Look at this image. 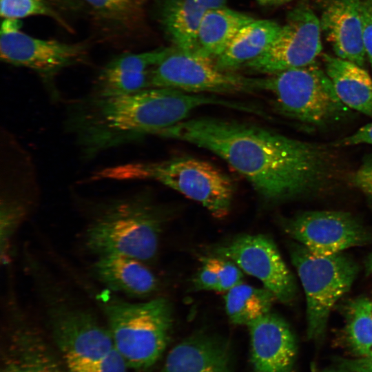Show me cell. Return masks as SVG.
I'll return each instance as SVG.
<instances>
[{
    "mask_svg": "<svg viewBox=\"0 0 372 372\" xmlns=\"http://www.w3.org/2000/svg\"><path fill=\"white\" fill-rule=\"evenodd\" d=\"M156 136L210 151L270 202L315 193L334 174L333 156L325 145L292 138L254 124L204 116L185 119Z\"/></svg>",
    "mask_w": 372,
    "mask_h": 372,
    "instance_id": "6da1fadb",
    "label": "cell"
},
{
    "mask_svg": "<svg viewBox=\"0 0 372 372\" xmlns=\"http://www.w3.org/2000/svg\"><path fill=\"white\" fill-rule=\"evenodd\" d=\"M211 105L249 110L246 104L214 95L149 87L114 96L94 94L72 107L68 123L90 156L146 134L156 135L187 119L194 110Z\"/></svg>",
    "mask_w": 372,
    "mask_h": 372,
    "instance_id": "7a4b0ae2",
    "label": "cell"
},
{
    "mask_svg": "<svg viewBox=\"0 0 372 372\" xmlns=\"http://www.w3.org/2000/svg\"><path fill=\"white\" fill-rule=\"evenodd\" d=\"M31 275L54 342L68 372H96L115 349L107 327L38 265Z\"/></svg>",
    "mask_w": 372,
    "mask_h": 372,
    "instance_id": "3957f363",
    "label": "cell"
},
{
    "mask_svg": "<svg viewBox=\"0 0 372 372\" xmlns=\"http://www.w3.org/2000/svg\"><path fill=\"white\" fill-rule=\"evenodd\" d=\"M115 349L128 367L145 369L163 354L169 338L173 313L164 298L130 302L101 293L97 296Z\"/></svg>",
    "mask_w": 372,
    "mask_h": 372,
    "instance_id": "277c9868",
    "label": "cell"
},
{
    "mask_svg": "<svg viewBox=\"0 0 372 372\" xmlns=\"http://www.w3.org/2000/svg\"><path fill=\"white\" fill-rule=\"evenodd\" d=\"M162 227L160 214L139 198L105 205L88 224L86 248L94 255H120L143 262L156 257Z\"/></svg>",
    "mask_w": 372,
    "mask_h": 372,
    "instance_id": "5b68a950",
    "label": "cell"
},
{
    "mask_svg": "<svg viewBox=\"0 0 372 372\" xmlns=\"http://www.w3.org/2000/svg\"><path fill=\"white\" fill-rule=\"evenodd\" d=\"M99 178L153 179L200 203L217 218L229 212L234 194L230 178L211 163L191 157L110 167Z\"/></svg>",
    "mask_w": 372,
    "mask_h": 372,
    "instance_id": "8992f818",
    "label": "cell"
},
{
    "mask_svg": "<svg viewBox=\"0 0 372 372\" xmlns=\"http://www.w3.org/2000/svg\"><path fill=\"white\" fill-rule=\"evenodd\" d=\"M261 90L273 94L281 113L309 126L331 125L350 112L316 61L261 78Z\"/></svg>",
    "mask_w": 372,
    "mask_h": 372,
    "instance_id": "52a82bcc",
    "label": "cell"
},
{
    "mask_svg": "<svg viewBox=\"0 0 372 372\" xmlns=\"http://www.w3.org/2000/svg\"><path fill=\"white\" fill-rule=\"evenodd\" d=\"M289 253L306 297L307 336L319 339L333 307L355 280L358 266L342 253L318 256L300 243L292 244Z\"/></svg>",
    "mask_w": 372,
    "mask_h": 372,
    "instance_id": "ba28073f",
    "label": "cell"
},
{
    "mask_svg": "<svg viewBox=\"0 0 372 372\" xmlns=\"http://www.w3.org/2000/svg\"><path fill=\"white\" fill-rule=\"evenodd\" d=\"M152 87L204 93H243L261 90V78H248L219 69L212 59L176 50L154 68Z\"/></svg>",
    "mask_w": 372,
    "mask_h": 372,
    "instance_id": "9c48e42d",
    "label": "cell"
},
{
    "mask_svg": "<svg viewBox=\"0 0 372 372\" xmlns=\"http://www.w3.org/2000/svg\"><path fill=\"white\" fill-rule=\"evenodd\" d=\"M321 33L319 18L309 6L299 5L289 12L271 44L245 66L271 75L308 65L321 53Z\"/></svg>",
    "mask_w": 372,
    "mask_h": 372,
    "instance_id": "30bf717a",
    "label": "cell"
},
{
    "mask_svg": "<svg viewBox=\"0 0 372 372\" xmlns=\"http://www.w3.org/2000/svg\"><path fill=\"white\" fill-rule=\"evenodd\" d=\"M216 256L234 262L256 278L280 302L289 304L296 296L295 280L273 240L263 234H242L218 246Z\"/></svg>",
    "mask_w": 372,
    "mask_h": 372,
    "instance_id": "8fae6325",
    "label": "cell"
},
{
    "mask_svg": "<svg viewBox=\"0 0 372 372\" xmlns=\"http://www.w3.org/2000/svg\"><path fill=\"white\" fill-rule=\"evenodd\" d=\"M285 231L318 256L342 253L372 240V232L351 214L340 211H310L284 221Z\"/></svg>",
    "mask_w": 372,
    "mask_h": 372,
    "instance_id": "7c38bea8",
    "label": "cell"
},
{
    "mask_svg": "<svg viewBox=\"0 0 372 372\" xmlns=\"http://www.w3.org/2000/svg\"><path fill=\"white\" fill-rule=\"evenodd\" d=\"M19 303L6 309L8 334L1 372H68Z\"/></svg>",
    "mask_w": 372,
    "mask_h": 372,
    "instance_id": "4fadbf2b",
    "label": "cell"
},
{
    "mask_svg": "<svg viewBox=\"0 0 372 372\" xmlns=\"http://www.w3.org/2000/svg\"><path fill=\"white\" fill-rule=\"evenodd\" d=\"M85 48L54 40H43L19 31L1 34L0 55L2 61L36 72L50 81L63 68L81 61Z\"/></svg>",
    "mask_w": 372,
    "mask_h": 372,
    "instance_id": "5bb4252c",
    "label": "cell"
},
{
    "mask_svg": "<svg viewBox=\"0 0 372 372\" xmlns=\"http://www.w3.org/2000/svg\"><path fill=\"white\" fill-rule=\"evenodd\" d=\"M362 0H324L319 18L321 32L336 56L364 67Z\"/></svg>",
    "mask_w": 372,
    "mask_h": 372,
    "instance_id": "9a60e30c",
    "label": "cell"
},
{
    "mask_svg": "<svg viewBox=\"0 0 372 372\" xmlns=\"http://www.w3.org/2000/svg\"><path fill=\"white\" fill-rule=\"evenodd\" d=\"M251 362L256 372H291L297 346L287 323L273 313L248 325Z\"/></svg>",
    "mask_w": 372,
    "mask_h": 372,
    "instance_id": "2e32d148",
    "label": "cell"
},
{
    "mask_svg": "<svg viewBox=\"0 0 372 372\" xmlns=\"http://www.w3.org/2000/svg\"><path fill=\"white\" fill-rule=\"evenodd\" d=\"M94 277L110 291L134 298L152 295L158 282L144 262L120 255L98 256L92 266Z\"/></svg>",
    "mask_w": 372,
    "mask_h": 372,
    "instance_id": "e0dca14e",
    "label": "cell"
},
{
    "mask_svg": "<svg viewBox=\"0 0 372 372\" xmlns=\"http://www.w3.org/2000/svg\"><path fill=\"white\" fill-rule=\"evenodd\" d=\"M162 372H231L227 347L214 336L193 335L172 348Z\"/></svg>",
    "mask_w": 372,
    "mask_h": 372,
    "instance_id": "ac0fdd59",
    "label": "cell"
},
{
    "mask_svg": "<svg viewBox=\"0 0 372 372\" xmlns=\"http://www.w3.org/2000/svg\"><path fill=\"white\" fill-rule=\"evenodd\" d=\"M227 0H165L161 22L178 50L194 52L201 21L211 9L226 6Z\"/></svg>",
    "mask_w": 372,
    "mask_h": 372,
    "instance_id": "d6986e66",
    "label": "cell"
},
{
    "mask_svg": "<svg viewBox=\"0 0 372 372\" xmlns=\"http://www.w3.org/2000/svg\"><path fill=\"white\" fill-rule=\"evenodd\" d=\"M322 59L340 101L372 119V79L364 67L336 56L324 54Z\"/></svg>",
    "mask_w": 372,
    "mask_h": 372,
    "instance_id": "ffe728a7",
    "label": "cell"
},
{
    "mask_svg": "<svg viewBox=\"0 0 372 372\" xmlns=\"http://www.w3.org/2000/svg\"><path fill=\"white\" fill-rule=\"evenodd\" d=\"M281 27L271 20H253L238 32L224 52L215 59L216 65L228 72L245 66L266 50Z\"/></svg>",
    "mask_w": 372,
    "mask_h": 372,
    "instance_id": "44dd1931",
    "label": "cell"
},
{
    "mask_svg": "<svg viewBox=\"0 0 372 372\" xmlns=\"http://www.w3.org/2000/svg\"><path fill=\"white\" fill-rule=\"evenodd\" d=\"M253 20L251 17L227 6L209 10L200 25L194 52L216 59L238 32Z\"/></svg>",
    "mask_w": 372,
    "mask_h": 372,
    "instance_id": "7402d4cb",
    "label": "cell"
},
{
    "mask_svg": "<svg viewBox=\"0 0 372 372\" xmlns=\"http://www.w3.org/2000/svg\"><path fill=\"white\" fill-rule=\"evenodd\" d=\"M277 300L267 289L258 288L243 282L226 291L224 296L226 313L235 324L248 326L270 312Z\"/></svg>",
    "mask_w": 372,
    "mask_h": 372,
    "instance_id": "603a6c76",
    "label": "cell"
},
{
    "mask_svg": "<svg viewBox=\"0 0 372 372\" xmlns=\"http://www.w3.org/2000/svg\"><path fill=\"white\" fill-rule=\"evenodd\" d=\"M347 336L352 351L358 356L372 353V300L358 298L347 309Z\"/></svg>",
    "mask_w": 372,
    "mask_h": 372,
    "instance_id": "cb8c5ba5",
    "label": "cell"
},
{
    "mask_svg": "<svg viewBox=\"0 0 372 372\" xmlns=\"http://www.w3.org/2000/svg\"><path fill=\"white\" fill-rule=\"evenodd\" d=\"M101 17L121 23L136 19L145 0H83Z\"/></svg>",
    "mask_w": 372,
    "mask_h": 372,
    "instance_id": "d4e9b609",
    "label": "cell"
},
{
    "mask_svg": "<svg viewBox=\"0 0 372 372\" xmlns=\"http://www.w3.org/2000/svg\"><path fill=\"white\" fill-rule=\"evenodd\" d=\"M0 13L2 17L14 19L45 15L63 23V21L45 0H0Z\"/></svg>",
    "mask_w": 372,
    "mask_h": 372,
    "instance_id": "484cf974",
    "label": "cell"
},
{
    "mask_svg": "<svg viewBox=\"0 0 372 372\" xmlns=\"http://www.w3.org/2000/svg\"><path fill=\"white\" fill-rule=\"evenodd\" d=\"M218 273L219 284L218 291H227L242 282V270L231 260L214 256Z\"/></svg>",
    "mask_w": 372,
    "mask_h": 372,
    "instance_id": "4316f807",
    "label": "cell"
},
{
    "mask_svg": "<svg viewBox=\"0 0 372 372\" xmlns=\"http://www.w3.org/2000/svg\"><path fill=\"white\" fill-rule=\"evenodd\" d=\"M200 259L202 266L193 280L194 289L197 291H218L219 278L214 256Z\"/></svg>",
    "mask_w": 372,
    "mask_h": 372,
    "instance_id": "83f0119b",
    "label": "cell"
},
{
    "mask_svg": "<svg viewBox=\"0 0 372 372\" xmlns=\"http://www.w3.org/2000/svg\"><path fill=\"white\" fill-rule=\"evenodd\" d=\"M351 183L364 196L372 208V155L364 157L351 176Z\"/></svg>",
    "mask_w": 372,
    "mask_h": 372,
    "instance_id": "f1b7e54d",
    "label": "cell"
},
{
    "mask_svg": "<svg viewBox=\"0 0 372 372\" xmlns=\"http://www.w3.org/2000/svg\"><path fill=\"white\" fill-rule=\"evenodd\" d=\"M324 372H372V356L338 358Z\"/></svg>",
    "mask_w": 372,
    "mask_h": 372,
    "instance_id": "f546056e",
    "label": "cell"
},
{
    "mask_svg": "<svg viewBox=\"0 0 372 372\" xmlns=\"http://www.w3.org/2000/svg\"><path fill=\"white\" fill-rule=\"evenodd\" d=\"M360 144L372 145V121L359 128L354 133L340 140L335 145L352 146Z\"/></svg>",
    "mask_w": 372,
    "mask_h": 372,
    "instance_id": "4dcf8cb0",
    "label": "cell"
},
{
    "mask_svg": "<svg viewBox=\"0 0 372 372\" xmlns=\"http://www.w3.org/2000/svg\"><path fill=\"white\" fill-rule=\"evenodd\" d=\"M363 41L366 59L372 69V14L367 1H363Z\"/></svg>",
    "mask_w": 372,
    "mask_h": 372,
    "instance_id": "1f68e13d",
    "label": "cell"
},
{
    "mask_svg": "<svg viewBox=\"0 0 372 372\" xmlns=\"http://www.w3.org/2000/svg\"><path fill=\"white\" fill-rule=\"evenodd\" d=\"M127 365L114 349L101 362L99 372H126Z\"/></svg>",
    "mask_w": 372,
    "mask_h": 372,
    "instance_id": "d6a6232c",
    "label": "cell"
},
{
    "mask_svg": "<svg viewBox=\"0 0 372 372\" xmlns=\"http://www.w3.org/2000/svg\"><path fill=\"white\" fill-rule=\"evenodd\" d=\"M22 23L19 19L5 18L1 23V34H8L19 31Z\"/></svg>",
    "mask_w": 372,
    "mask_h": 372,
    "instance_id": "836d02e7",
    "label": "cell"
},
{
    "mask_svg": "<svg viewBox=\"0 0 372 372\" xmlns=\"http://www.w3.org/2000/svg\"><path fill=\"white\" fill-rule=\"evenodd\" d=\"M261 5H277L280 4L281 0H257Z\"/></svg>",
    "mask_w": 372,
    "mask_h": 372,
    "instance_id": "e575fe53",
    "label": "cell"
},
{
    "mask_svg": "<svg viewBox=\"0 0 372 372\" xmlns=\"http://www.w3.org/2000/svg\"><path fill=\"white\" fill-rule=\"evenodd\" d=\"M366 269L369 273H372V253H371L366 260Z\"/></svg>",
    "mask_w": 372,
    "mask_h": 372,
    "instance_id": "d590c367",
    "label": "cell"
},
{
    "mask_svg": "<svg viewBox=\"0 0 372 372\" xmlns=\"http://www.w3.org/2000/svg\"><path fill=\"white\" fill-rule=\"evenodd\" d=\"M367 3H368V5H369L370 11H371V12L372 14V0H368Z\"/></svg>",
    "mask_w": 372,
    "mask_h": 372,
    "instance_id": "8d00e7d4",
    "label": "cell"
},
{
    "mask_svg": "<svg viewBox=\"0 0 372 372\" xmlns=\"http://www.w3.org/2000/svg\"><path fill=\"white\" fill-rule=\"evenodd\" d=\"M291 0H281V3H286V2H289Z\"/></svg>",
    "mask_w": 372,
    "mask_h": 372,
    "instance_id": "74e56055",
    "label": "cell"
},
{
    "mask_svg": "<svg viewBox=\"0 0 372 372\" xmlns=\"http://www.w3.org/2000/svg\"><path fill=\"white\" fill-rule=\"evenodd\" d=\"M370 355V356H372V353H371V355Z\"/></svg>",
    "mask_w": 372,
    "mask_h": 372,
    "instance_id": "f35d334b",
    "label": "cell"
}]
</instances>
